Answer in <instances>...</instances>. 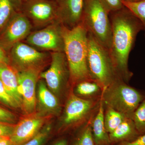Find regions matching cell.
I'll use <instances>...</instances> for the list:
<instances>
[{
    "label": "cell",
    "instance_id": "19",
    "mask_svg": "<svg viewBox=\"0 0 145 145\" xmlns=\"http://www.w3.org/2000/svg\"><path fill=\"white\" fill-rule=\"evenodd\" d=\"M126 116L114 109L108 107L105 114V123L108 133L114 131L124 121Z\"/></svg>",
    "mask_w": 145,
    "mask_h": 145
},
{
    "label": "cell",
    "instance_id": "24",
    "mask_svg": "<svg viewBox=\"0 0 145 145\" xmlns=\"http://www.w3.org/2000/svg\"><path fill=\"white\" fill-rule=\"evenodd\" d=\"M73 145H96L91 126L88 125L82 131L75 139Z\"/></svg>",
    "mask_w": 145,
    "mask_h": 145
},
{
    "label": "cell",
    "instance_id": "1",
    "mask_svg": "<svg viewBox=\"0 0 145 145\" xmlns=\"http://www.w3.org/2000/svg\"><path fill=\"white\" fill-rule=\"evenodd\" d=\"M111 13L112 37L110 54L118 75L128 81L133 75L128 66L130 53L137 35L144 31V27L139 19L125 6Z\"/></svg>",
    "mask_w": 145,
    "mask_h": 145
},
{
    "label": "cell",
    "instance_id": "20",
    "mask_svg": "<svg viewBox=\"0 0 145 145\" xmlns=\"http://www.w3.org/2000/svg\"><path fill=\"white\" fill-rule=\"evenodd\" d=\"M13 0H0V31L7 24L14 13Z\"/></svg>",
    "mask_w": 145,
    "mask_h": 145
},
{
    "label": "cell",
    "instance_id": "9",
    "mask_svg": "<svg viewBox=\"0 0 145 145\" xmlns=\"http://www.w3.org/2000/svg\"><path fill=\"white\" fill-rule=\"evenodd\" d=\"M6 25L0 37V44L4 48H11L27 38L32 28L28 18L21 13H15Z\"/></svg>",
    "mask_w": 145,
    "mask_h": 145
},
{
    "label": "cell",
    "instance_id": "18",
    "mask_svg": "<svg viewBox=\"0 0 145 145\" xmlns=\"http://www.w3.org/2000/svg\"><path fill=\"white\" fill-rule=\"evenodd\" d=\"M38 97L42 105L50 111L56 110L59 108L58 100L54 94L47 87L45 83L40 81L39 83Z\"/></svg>",
    "mask_w": 145,
    "mask_h": 145
},
{
    "label": "cell",
    "instance_id": "5",
    "mask_svg": "<svg viewBox=\"0 0 145 145\" xmlns=\"http://www.w3.org/2000/svg\"><path fill=\"white\" fill-rule=\"evenodd\" d=\"M119 78L103 90V101L108 107L131 118L134 112L143 101V97L135 89Z\"/></svg>",
    "mask_w": 145,
    "mask_h": 145
},
{
    "label": "cell",
    "instance_id": "8",
    "mask_svg": "<svg viewBox=\"0 0 145 145\" xmlns=\"http://www.w3.org/2000/svg\"><path fill=\"white\" fill-rule=\"evenodd\" d=\"M10 56L20 71L29 69L39 71V67L48 58V54L29 45L20 42L11 48Z\"/></svg>",
    "mask_w": 145,
    "mask_h": 145
},
{
    "label": "cell",
    "instance_id": "22",
    "mask_svg": "<svg viewBox=\"0 0 145 145\" xmlns=\"http://www.w3.org/2000/svg\"><path fill=\"white\" fill-rule=\"evenodd\" d=\"M125 7L129 9L142 23L145 31V0L137 2H130L122 0Z\"/></svg>",
    "mask_w": 145,
    "mask_h": 145
},
{
    "label": "cell",
    "instance_id": "32",
    "mask_svg": "<svg viewBox=\"0 0 145 145\" xmlns=\"http://www.w3.org/2000/svg\"><path fill=\"white\" fill-rule=\"evenodd\" d=\"M0 145H13L10 137H5L0 140Z\"/></svg>",
    "mask_w": 145,
    "mask_h": 145
},
{
    "label": "cell",
    "instance_id": "29",
    "mask_svg": "<svg viewBox=\"0 0 145 145\" xmlns=\"http://www.w3.org/2000/svg\"><path fill=\"white\" fill-rule=\"evenodd\" d=\"M16 119V117L12 112L0 107V121L12 124Z\"/></svg>",
    "mask_w": 145,
    "mask_h": 145
},
{
    "label": "cell",
    "instance_id": "34",
    "mask_svg": "<svg viewBox=\"0 0 145 145\" xmlns=\"http://www.w3.org/2000/svg\"><path fill=\"white\" fill-rule=\"evenodd\" d=\"M124 1L130 2H137L140 1L142 0H124Z\"/></svg>",
    "mask_w": 145,
    "mask_h": 145
},
{
    "label": "cell",
    "instance_id": "4",
    "mask_svg": "<svg viewBox=\"0 0 145 145\" xmlns=\"http://www.w3.org/2000/svg\"><path fill=\"white\" fill-rule=\"evenodd\" d=\"M110 13L103 0H84L81 22L88 32L109 51L112 37Z\"/></svg>",
    "mask_w": 145,
    "mask_h": 145
},
{
    "label": "cell",
    "instance_id": "36",
    "mask_svg": "<svg viewBox=\"0 0 145 145\" xmlns=\"http://www.w3.org/2000/svg\"><path fill=\"white\" fill-rule=\"evenodd\" d=\"M22 1H29V0H22Z\"/></svg>",
    "mask_w": 145,
    "mask_h": 145
},
{
    "label": "cell",
    "instance_id": "14",
    "mask_svg": "<svg viewBox=\"0 0 145 145\" xmlns=\"http://www.w3.org/2000/svg\"><path fill=\"white\" fill-rule=\"evenodd\" d=\"M93 106L92 101L81 99L74 94L71 95L65 108L64 124L69 125L82 119L87 115Z\"/></svg>",
    "mask_w": 145,
    "mask_h": 145
},
{
    "label": "cell",
    "instance_id": "10",
    "mask_svg": "<svg viewBox=\"0 0 145 145\" xmlns=\"http://www.w3.org/2000/svg\"><path fill=\"white\" fill-rule=\"evenodd\" d=\"M25 15L38 26L57 21L56 3L48 0H29L24 7Z\"/></svg>",
    "mask_w": 145,
    "mask_h": 145
},
{
    "label": "cell",
    "instance_id": "26",
    "mask_svg": "<svg viewBox=\"0 0 145 145\" xmlns=\"http://www.w3.org/2000/svg\"><path fill=\"white\" fill-rule=\"evenodd\" d=\"M0 101L12 107H18L14 99L8 93L2 82L0 80Z\"/></svg>",
    "mask_w": 145,
    "mask_h": 145
},
{
    "label": "cell",
    "instance_id": "35",
    "mask_svg": "<svg viewBox=\"0 0 145 145\" xmlns=\"http://www.w3.org/2000/svg\"><path fill=\"white\" fill-rule=\"evenodd\" d=\"M4 137H1V136H0V140H1L2 139H3V138H4Z\"/></svg>",
    "mask_w": 145,
    "mask_h": 145
},
{
    "label": "cell",
    "instance_id": "31",
    "mask_svg": "<svg viewBox=\"0 0 145 145\" xmlns=\"http://www.w3.org/2000/svg\"><path fill=\"white\" fill-rule=\"evenodd\" d=\"M9 59L3 48L0 44V63L8 64Z\"/></svg>",
    "mask_w": 145,
    "mask_h": 145
},
{
    "label": "cell",
    "instance_id": "25",
    "mask_svg": "<svg viewBox=\"0 0 145 145\" xmlns=\"http://www.w3.org/2000/svg\"><path fill=\"white\" fill-rule=\"evenodd\" d=\"M50 127L47 126L41 130L36 135L22 145H43L49 136Z\"/></svg>",
    "mask_w": 145,
    "mask_h": 145
},
{
    "label": "cell",
    "instance_id": "2",
    "mask_svg": "<svg viewBox=\"0 0 145 145\" xmlns=\"http://www.w3.org/2000/svg\"><path fill=\"white\" fill-rule=\"evenodd\" d=\"M63 36L71 80L78 84L91 80L88 67V31L85 27L82 22L72 29L63 25Z\"/></svg>",
    "mask_w": 145,
    "mask_h": 145
},
{
    "label": "cell",
    "instance_id": "21",
    "mask_svg": "<svg viewBox=\"0 0 145 145\" xmlns=\"http://www.w3.org/2000/svg\"><path fill=\"white\" fill-rule=\"evenodd\" d=\"M100 88H101V87L96 82L92 80H88L78 83L75 90L79 95L89 96L98 93Z\"/></svg>",
    "mask_w": 145,
    "mask_h": 145
},
{
    "label": "cell",
    "instance_id": "16",
    "mask_svg": "<svg viewBox=\"0 0 145 145\" xmlns=\"http://www.w3.org/2000/svg\"><path fill=\"white\" fill-rule=\"evenodd\" d=\"M131 118L127 117L112 132L109 133L111 145L130 142L140 135Z\"/></svg>",
    "mask_w": 145,
    "mask_h": 145
},
{
    "label": "cell",
    "instance_id": "12",
    "mask_svg": "<svg viewBox=\"0 0 145 145\" xmlns=\"http://www.w3.org/2000/svg\"><path fill=\"white\" fill-rule=\"evenodd\" d=\"M57 21L69 29L82 22L84 0H57Z\"/></svg>",
    "mask_w": 145,
    "mask_h": 145
},
{
    "label": "cell",
    "instance_id": "11",
    "mask_svg": "<svg viewBox=\"0 0 145 145\" xmlns=\"http://www.w3.org/2000/svg\"><path fill=\"white\" fill-rule=\"evenodd\" d=\"M39 71L29 69L18 72L19 91L22 99V105L27 114L32 113L36 108V87Z\"/></svg>",
    "mask_w": 145,
    "mask_h": 145
},
{
    "label": "cell",
    "instance_id": "6",
    "mask_svg": "<svg viewBox=\"0 0 145 145\" xmlns=\"http://www.w3.org/2000/svg\"><path fill=\"white\" fill-rule=\"evenodd\" d=\"M63 26L59 21H55L43 29L30 33L26 38L27 42L42 50L64 52Z\"/></svg>",
    "mask_w": 145,
    "mask_h": 145
},
{
    "label": "cell",
    "instance_id": "17",
    "mask_svg": "<svg viewBox=\"0 0 145 145\" xmlns=\"http://www.w3.org/2000/svg\"><path fill=\"white\" fill-rule=\"evenodd\" d=\"M91 127L95 145H111L109 133L105 126L103 101L102 97L97 115L94 118Z\"/></svg>",
    "mask_w": 145,
    "mask_h": 145
},
{
    "label": "cell",
    "instance_id": "23",
    "mask_svg": "<svg viewBox=\"0 0 145 145\" xmlns=\"http://www.w3.org/2000/svg\"><path fill=\"white\" fill-rule=\"evenodd\" d=\"M132 119L140 135L145 133V100L143 101L133 115Z\"/></svg>",
    "mask_w": 145,
    "mask_h": 145
},
{
    "label": "cell",
    "instance_id": "7",
    "mask_svg": "<svg viewBox=\"0 0 145 145\" xmlns=\"http://www.w3.org/2000/svg\"><path fill=\"white\" fill-rule=\"evenodd\" d=\"M50 67L40 76L44 79L48 86L52 92L57 93L70 78L69 69L64 52H52Z\"/></svg>",
    "mask_w": 145,
    "mask_h": 145
},
{
    "label": "cell",
    "instance_id": "13",
    "mask_svg": "<svg viewBox=\"0 0 145 145\" xmlns=\"http://www.w3.org/2000/svg\"><path fill=\"white\" fill-rule=\"evenodd\" d=\"M44 119L39 116L25 118L15 125L10 139L13 145H22L40 130Z\"/></svg>",
    "mask_w": 145,
    "mask_h": 145
},
{
    "label": "cell",
    "instance_id": "27",
    "mask_svg": "<svg viewBox=\"0 0 145 145\" xmlns=\"http://www.w3.org/2000/svg\"><path fill=\"white\" fill-rule=\"evenodd\" d=\"M106 5L111 12H115L122 9L124 7L122 0H103Z\"/></svg>",
    "mask_w": 145,
    "mask_h": 145
},
{
    "label": "cell",
    "instance_id": "30",
    "mask_svg": "<svg viewBox=\"0 0 145 145\" xmlns=\"http://www.w3.org/2000/svg\"><path fill=\"white\" fill-rule=\"evenodd\" d=\"M115 145H145V133L130 142H123Z\"/></svg>",
    "mask_w": 145,
    "mask_h": 145
},
{
    "label": "cell",
    "instance_id": "28",
    "mask_svg": "<svg viewBox=\"0 0 145 145\" xmlns=\"http://www.w3.org/2000/svg\"><path fill=\"white\" fill-rule=\"evenodd\" d=\"M15 127L13 124L0 121V136L10 137Z\"/></svg>",
    "mask_w": 145,
    "mask_h": 145
},
{
    "label": "cell",
    "instance_id": "15",
    "mask_svg": "<svg viewBox=\"0 0 145 145\" xmlns=\"http://www.w3.org/2000/svg\"><path fill=\"white\" fill-rule=\"evenodd\" d=\"M0 80L18 106L22 105V99L19 91L18 71L8 64L0 63Z\"/></svg>",
    "mask_w": 145,
    "mask_h": 145
},
{
    "label": "cell",
    "instance_id": "33",
    "mask_svg": "<svg viewBox=\"0 0 145 145\" xmlns=\"http://www.w3.org/2000/svg\"><path fill=\"white\" fill-rule=\"evenodd\" d=\"M53 145H68V142L66 139H63L57 141Z\"/></svg>",
    "mask_w": 145,
    "mask_h": 145
},
{
    "label": "cell",
    "instance_id": "3",
    "mask_svg": "<svg viewBox=\"0 0 145 145\" xmlns=\"http://www.w3.org/2000/svg\"><path fill=\"white\" fill-rule=\"evenodd\" d=\"M87 63L91 79L103 89L120 78L108 50L88 32Z\"/></svg>",
    "mask_w": 145,
    "mask_h": 145
}]
</instances>
